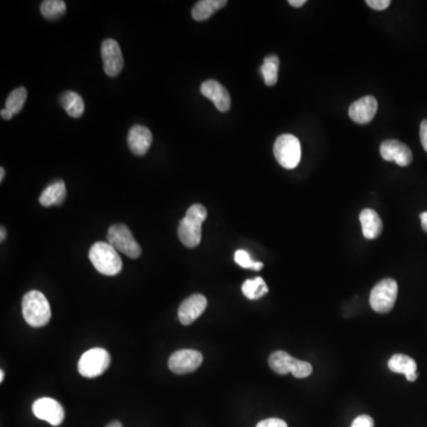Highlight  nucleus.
I'll return each instance as SVG.
<instances>
[{
    "mask_svg": "<svg viewBox=\"0 0 427 427\" xmlns=\"http://www.w3.org/2000/svg\"><path fill=\"white\" fill-rule=\"evenodd\" d=\"M89 260L95 270L105 275H117L122 268L119 253L108 242H95L89 251Z\"/></svg>",
    "mask_w": 427,
    "mask_h": 427,
    "instance_id": "3",
    "label": "nucleus"
},
{
    "mask_svg": "<svg viewBox=\"0 0 427 427\" xmlns=\"http://www.w3.org/2000/svg\"><path fill=\"white\" fill-rule=\"evenodd\" d=\"M366 4L373 10L382 11L389 7L391 0H367Z\"/></svg>",
    "mask_w": 427,
    "mask_h": 427,
    "instance_id": "30",
    "label": "nucleus"
},
{
    "mask_svg": "<svg viewBox=\"0 0 427 427\" xmlns=\"http://www.w3.org/2000/svg\"><path fill=\"white\" fill-rule=\"evenodd\" d=\"M26 89L24 87L14 89V92L11 93L6 100V110H10L11 113L17 114L21 112V108L24 107L25 101H26Z\"/></svg>",
    "mask_w": 427,
    "mask_h": 427,
    "instance_id": "25",
    "label": "nucleus"
},
{
    "mask_svg": "<svg viewBox=\"0 0 427 427\" xmlns=\"http://www.w3.org/2000/svg\"><path fill=\"white\" fill-rule=\"evenodd\" d=\"M227 5L226 0H201L192 7V18L197 21H206L216 11L223 9Z\"/></svg>",
    "mask_w": 427,
    "mask_h": 427,
    "instance_id": "19",
    "label": "nucleus"
},
{
    "mask_svg": "<svg viewBox=\"0 0 427 427\" xmlns=\"http://www.w3.org/2000/svg\"><path fill=\"white\" fill-rule=\"evenodd\" d=\"M106 427H122L121 426L120 421H112V423H108Z\"/></svg>",
    "mask_w": 427,
    "mask_h": 427,
    "instance_id": "36",
    "label": "nucleus"
},
{
    "mask_svg": "<svg viewBox=\"0 0 427 427\" xmlns=\"http://www.w3.org/2000/svg\"><path fill=\"white\" fill-rule=\"evenodd\" d=\"M381 157L387 162L398 164L399 167H407L412 163V151L404 142L391 139L384 140L380 146Z\"/></svg>",
    "mask_w": 427,
    "mask_h": 427,
    "instance_id": "11",
    "label": "nucleus"
},
{
    "mask_svg": "<svg viewBox=\"0 0 427 427\" xmlns=\"http://www.w3.org/2000/svg\"><path fill=\"white\" fill-rule=\"evenodd\" d=\"M293 359H295V357H292L288 352L278 350V352H273L270 356L268 364H270V369L273 370L274 373L279 374V375H286V374L291 373Z\"/></svg>",
    "mask_w": 427,
    "mask_h": 427,
    "instance_id": "21",
    "label": "nucleus"
},
{
    "mask_svg": "<svg viewBox=\"0 0 427 427\" xmlns=\"http://www.w3.org/2000/svg\"><path fill=\"white\" fill-rule=\"evenodd\" d=\"M388 368L394 373L404 374L409 382H414L418 379L416 362L409 356L402 354L391 356L388 361Z\"/></svg>",
    "mask_w": 427,
    "mask_h": 427,
    "instance_id": "16",
    "label": "nucleus"
},
{
    "mask_svg": "<svg viewBox=\"0 0 427 427\" xmlns=\"http://www.w3.org/2000/svg\"><path fill=\"white\" fill-rule=\"evenodd\" d=\"M128 147L135 156H144L152 144V133L142 125H135L128 132Z\"/></svg>",
    "mask_w": 427,
    "mask_h": 427,
    "instance_id": "15",
    "label": "nucleus"
},
{
    "mask_svg": "<svg viewBox=\"0 0 427 427\" xmlns=\"http://www.w3.org/2000/svg\"><path fill=\"white\" fill-rule=\"evenodd\" d=\"M5 238H6V231H5V228L1 227V229H0V241L3 242Z\"/></svg>",
    "mask_w": 427,
    "mask_h": 427,
    "instance_id": "35",
    "label": "nucleus"
},
{
    "mask_svg": "<svg viewBox=\"0 0 427 427\" xmlns=\"http://www.w3.org/2000/svg\"><path fill=\"white\" fill-rule=\"evenodd\" d=\"M60 106L63 107L68 115L71 117H81L82 114L85 112V102L82 99L81 95H78V93L65 92L60 95Z\"/></svg>",
    "mask_w": 427,
    "mask_h": 427,
    "instance_id": "20",
    "label": "nucleus"
},
{
    "mask_svg": "<svg viewBox=\"0 0 427 427\" xmlns=\"http://www.w3.org/2000/svg\"><path fill=\"white\" fill-rule=\"evenodd\" d=\"M312 373V366L309 362L302 359H293L291 367V374L297 379H305Z\"/></svg>",
    "mask_w": 427,
    "mask_h": 427,
    "instance_id": "27",
    "label": "nucleus"
},
{
    "mask_svg": "<svg viewBox=\"0 0 427 427\" xmlns=\"http://www.w3.org/2000/svg\"><path fill=\"white\" fill-rule=\"evenodd\" d=\"M201 93L210 101H213L220 112H227L231 108V95L227 89L216 80H208L201 85Z\"/></svg>",
    "mask_w": 427,
    "mask_h": 427,
    "instance_id": "14",
    "label": "nucleus"
},
{
    "mask_svg": "<svg viewBox=\"0 0 427 427\" xmlns=\"http://www.w3.org/2000/svg\"><path fill=\"white\" fill-rule=\"evenodd\" d=\"M67 196V188L63 181H55L48 185L39 196V203L43 206H60Z\"/></svg>",
    "mask_w": 427,
    "mask_h": 427,
    "instance_id": "18",
    "label": "nucleus"
},
{
    "mask_svg": "<svg viewBox=\"0 0 427 427\" xmlns=\"http://www.w3.org/2000/svg\"><path fill=\"white\" fill-rule=\"evenodd\" d=\"M288 4L293 7H302V5H305L306 0H290Z\"/></svg>",
    "mask_w": 427,
    "mask_h": 427,
    "instance_id": "34",
    "label": "nucleus"
},
{
    "mask_svg": "<svg viewBox=\"0 0 427 427\" xmlns=\"http://www.w3.org/2000/svg\"><path fill=\"white\" fill-rule=\"evenodd\" d=\"M261 75L263 76V81L266 85H275L278 81V71H279V57L275 55H270L265 57L263 65L260 68Z\"/></svg>",
    "mask_w": 427,
    "mask_h": 427,
    "instance_id": "23",
    "label": "nucleus"
},
{
    "mask_svg": "<svg viewBox=\"0 0 427 427\" xmlns=\"http://www.w3.org/2000/svg\"><path fill=\"white\" fill-rule=\"evenodd\" d=\"M256 427H288V423H285L284 420L279 418H270L260 421Z\"/></svg>",
    "mask_w": 427,
    "mask_h": 427,
    "instance_id": "29",
    "label": "nucleus"
},
{
    "mask_svg": "<svg viewBox=\"0 0 427 427\" xmlns=\"http://www.w3.org/2000/svg\"><path fill=\"white\" fill-rule=\"evenodd\" d=\"M25 322L33 327H44L51 318V309L46 295L42 292L30 291L23 297L21 302Z\"/></svg>",
    "mask_w": 427,
    "mask_h": 427,
    "instance_id": "2",
    "label": "nucleus"
},
{
    "mask_svg": "<svg viewBox=\"0 0 427 427\" xmlns=\"http://www.w3.org/2000/svg\"><path fill=\"white\" fill-rule=\"evenodd\" d=\"M65 11L67 5L63 0H44L41 4V14H43V17L50 21L62 17Z\"/></svg>",
    "mask_w": 427,
    "mask_h": 427,
    "instance_id": "24",
    "label": "nucleus"
},
{
    "mask_svg": "<svg viewBox=\"0 0 427 427\" xmlns=\"http://www.w3.org/2000/svg\"><path fill=\"white\" fill-rule=\"evenodd\" d=\"M110 364V356L102 348H93L85 352L78 361V373L82 376L93 379L102 375Z\"/></svg>",
    "mask_w": 427,
    "mask_h": 427,
    "instance_id": "7",
    "label": "nucleus"
},
{
    "mask_svg": "<svg viewBox=\"0 0 427 427\" xmlns=\"http://www.w3.org/2000/svg\"><path fill=\"white\" fill-rule=\"evenodd\" d=\"M235 263L242 268H248V270H260L263 267V263L260 261H254L249 253L243 249H238L234 254Z\"/></svg>",
    "mask_w": 427,
    "mask_h": 427,
    "instance_id": "26",
    "label": "nucleus"
},
{
    "mask_svg": "<svg viewBox=\"0 0 427 427\" xmlns=\"http://www.w3.org/2000/svg\"><path fill=\"white\" fill-rule=\"evenodd\" d=\"M420 142H421L423 149L427 152V119L420 125Z\"/></svg>",
    "mask_w": 427,
    "mask_h": 427,
    "instance_id": "31",
    "label": "nucleus"
},
{
    "mask_svg": "<svg viewBox=\"0 0 427 427\" xmlns=\"http://www.w3.org/2000/svg\"><path fill=\"white\" fill-rule=\"evenodd\" d=\"M206 218L204 206L196 203L189 208L184 218L178 226V238L181 243L189 248H195L202 238V223Z\"/></svg>",
    "mask_w": 427,
    "mask_h": 427,
    "instance_id": "1",
    "label": "nucleus"
},
{
    "mask_svg": "<svg viewBox=\"0 0 427 427\" xmlns=\"http://www.w3.org/2000/svg\"><path fill=\"white\" fill-rule=\"evenodd\" d=\"M241 290L242 293H243L246 298L251 299V300L260 299L268 292V288H267L266 283H265L263 278L260 277L246 280L245 283L242 284Z\"/></svg>",
    "mask_w": 427,
    "mask_h": 427,
    "instance_id": "22",
    "label": "nucleus"
},
{
    "mask_svg": "<svg viewBox=\"0 0 427 427\" xmlns=\"http://www.w3.org/2000/svg\"><path fill=\"white\" fill-rule=\"evenodd\" d=\"M108 243L113 246L117 252L124 253L125 255L130 256L132 259H137L142 255V248L138 242L132 235V231L125 224H113L108 229L107 234Z\"/></svg>",
    "mask_w": 427,
    "mask_h": 427,
    "instance_id": "6",
    "label": "nucleus"
},
{
    "mask_svg": "<svg viewBox=\"0 0 427 427\" xmlns=\"http://www.w3.org/2000/svg\"><path fill=\"white\" fill-rule=\"evenodd\" d=\"M350 427H374L373 418L367 416V414L357 416V418L352 421V426Z\"/></svg>",
    "mask_w": 427,
    "mask_h": 427,
    "instance_id": "28",
    "label": "nucleus"
},
{
    "mask_svg": "<svg viewBox=\"0 0 427 427\" xmlns=\"http://www.w3.org/2000/svg\"><path fill=\"white\" fill-rule=\"evenodd\" d=\"M359 222L362 226L363 236L368 240L379 238L382 233V221L379 214L373 209H364L359 214Z\"/></svg>",
    "mask_w": 427,
    "mask_h": 427,
    "instance_id": "17",
    "label": "nucleus"
},
{
    "mask_svg": "<svg viewBox=\"0 0 427 427\" xmlns=\"http://www.w3.org/2000/svg\"><path fill=\"white\" fill-rule=\"evenodd\" d=\"M208 305V300L203 295H192L181 302L178 310V318L183 325L194 323L199 318Z\"/></svg>",
    "mask_w": 427,
    "mask_h": 427,
    "instance_id": "12",
    "label": "nucleus"
},
{
    "mask_svg": "<svg viewBox=\"0 0 427 427\" xmlns=\"http://www.w3.org/2000/svg\"><path fill=\"white\" fill-rule=\"evenodd\" d=\"M420 220H421V227L427 233V211L420 214Z\"/></svg>",
    "mask_w": 427,
    "mask_h": 427,
    "instance_id": "33",
    "label": "nucleus"
},
{
    "mask_svg": "<svg viewBox=\"0 0 427 427\" xmlns=\"http://www.w3.org/2000/svg\"><path fill=\"white\" fill-rule=\"evenodd\" d=\"M398 297V283L393 279H384L377 283L370 292L371 309L377 313H387L394 307Z\"/></svg>",
    "mask_w": 427,
    "mask_h": 427,
    "instance_id": "5",
    "label": "nucleus"
},
{
    "mask_svg": "<svg viewBox=\"0 0 427 427\" xmlns=\"http://www.w3.org/2000/svg\"><path fill=\"white\" fill-rule=\"evenodd\" d=\"M377 101L374 96H364L356 100L349 107V117L357 124H369L376 115Z\"/></svg>",
    "mask_w": 427,
    "mask_h": 427,
    "instance_id": "13",
    "label": "nucleus"
},
{
    "mask_svg": "<svg viewBox=\"0 0 427 427\" xmlns=\"http://www.w3.org/2000/svg\"><path fill=\"white\" fill-rule=\"evenodd\" d=\"M32 412L38 419L46 420L53 426H58L63 423V407L55 399L41 398L36 400L32 405Z\"/></svg>",
    "mask_w": 427,
    "mask_h": 427,
    "instance_id": "10",
    "label": "nucleus"
},
{
    "mask_svg": "<svg viewBox=\"0 0 427 427\" xmlns=\"http://www.w3.org/2000/svg\"><path fill=\"white\" fill-rule=\"evenodd\" d=\"M101 56L103 60V69L110 78L120 74L124 68V57L120 46L114 39H105L101 46Z\"/></svg>",
    "mask_w": 427,
    "mask_h": 427,
    "instance_id": "9",
    "label": "nucleus"
},
{
    "mask_svg": "<svg viewBox=\"0 0 427 427\" xmlns=\"http://www.w3.org/2000/svg\"><path fill=\"white\" fill-rule=\"evenodd\" d=\"M4 178H5V169L0 167V181H3Z\"/></svg>",
    "mask_w": 427,
    "mask_h": 427,
    "instance_id": "37",
    "label": "nucleus"
},
{
    "mask_svg": "<svg viewBox=\"0 0 427 427\" xmlns=\"http://www.w3.org/2000/svg\"><path fill=\"white\" fill-rule=\"evenodd\" d=\"M202 362L203 355L201 352L192 349H181L171 355L169 368L172 373L183 375L199 369Z\"/></svg>",
    "mask_w": 427,
    "mask_h": 427,
    "instance_id": "8",
    "label": "nucleus"
},
{
    "mask_svg": "<svg viewBox=\"0 0 427 427\" xmlns=\"http://www.w3.org/2000/svg\"><path fill=\"white\" fill-rule=\"evenodd\" d=\"M4 376H5V374H4V370H1V371H0V382H3Z\"/></svg>",
    "mask_w": 427,
    "mask_h": 427,
    "instance_id": "38",
    "label": "nucleus"
},
{
    "mask_svg": "<svg viewBox=\"0 0 427 427\" xmlns=\"http://www.w3.org/2000/svg\"><path fill=\"white\" fill-rule=\"evenodd\" d=\"M274 157L284 169H295L302 159V146L299 139L292 135H281L274 142Z\"/></svg>",
    "mask_w": 427,
    "mask_h": 427,
    "instance_id": "4",
    "label": "nucleus"
},
{
    "mask_svg": "<svg viewBox=\"0 0 427 427\" xmlns=\"http://www.w3.org/2000/svg\"><path fill=\"white\" fill-rule=\"evenodd\" d=\"M0 115L3 117L4 120H11L12 117H14V114L11 113L10 110H6V108H4V110H0Z\"/></svg>",
    "mask_w": 427,
    "mask_h": 427,
    "instance_id": "32",
    "label": "nucleus"
}]
</instances>
